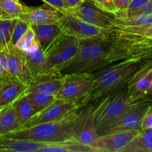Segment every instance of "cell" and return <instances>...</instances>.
<instances>
[{
  "label": "cell",
  "instance_id": "cell-1",
  "mask_svg": "<svg viewBox=\"0 0 152 152\" xmlns=\"http://www.w3.org/2000/svg\"><path fill=\"white\" fill-rule=\"evenodd\" d=\"M111 45V31L93 38L80 39L77 53L61 68L59 74L62 76L86 73L93 74L111 65L109 57Z\"/></svg>",
  "mask_w": 152,
  "mask_h": 152
},
{
  "label": "cell",
  "instance_id": "cell-2",
  "mask_svg": "<svg viewBox=\"0 0 152 152\" xmlns=\"http://www.w3.org/2000/svg\"><path fill=\"white\" fill-rule=\"evenodd\" d=\"M145 60H122L93 73V86L89 101L96 102L103 96L126 87Z\"/></svg>",
  "mask_w": 152,
  "mask_h": 152
},
{
  "label": "cell",
  "instance_id": "cell-3",
  "mask_svg": "<svg viewBox=\"0 0 152 152\" xmlns=\"http://www.w3.org/2000/svg\"><path fill=\"white\" fill-rule=\"evenodd\" d=\"M78 110L58 121L17 129L1 135V137L39 142H53L65 140L73 137Z\"/></svg>",
  "mask_w": 152,
  "mask_h": 152
},
{
  "label": "cell",
  "instance_id": "cell-4",
  "mask_svg": "<svg viewBox=\"0 0 152 152\" xmlns=\"http://www.w3.org/2000/svg\"><path fill=\"white\" fill-rule=\"evenodd\" d=\"M141 101L131 97L127 86L109 94L96 102L94 107L95 127L98 134L112 124Z\"/></svg>",
  "mask_w": 152,
  "mask_h": 152
},
{
  "label": "cell",
  "instance_id": "cell-5",
  "mask_svg": "<svg viewBox=\"0 0 152 152\" xmlns=\"http://www.w3.org/2000/svg\"><path fill=\"white\" fill-rule=\"evenodd\" d=\"M93 74H74L64 76V83L56 99L71 101L80 107L89 102V95L93 86Z\"/></svg>",
  "mask_w": 152,
  "mask_h": 152
},
{
  "label": "cell",
  "instance_id": "cell-6",
  "mask_svg": "<svg viewBox=\"0 0 152 152\" xmlns=\"http://www.w3.org/2000/svg\"><path fill=\"white\" fill-rule=\"evenodd\" d=\"M79 43V39L62 32L44 53L52 65L61 69L74 57L78 50Z\"/></svg>",
  "mask_w": 152,
  "mask_h": 152
},
{
  "label": "cell",
  "instance_id": "cell-7",
  "mask_svg": "<svg viewBox=\"0 0 152 152\" xmlns=\"http://www.w3.org/2000/svg\"><path fill=\"white\" fill-rule=\"evenodd\" d=\"M63 13H68L90 25L105 29H111L116 15L99 8L92 0L83 1L80 6L69 9Z\"/></svg>",
  "mask_w": 152,
  "mask_h": 152
},
{
  "label": "cell",
  "instance_id": "cell-8",
  "mask_svg": "<svg viewBox=\"0 0 152 152\" xmlns=\"http://www.w3.org/2000/svg\"><path fill=\"white\" fill-rule=\"evenodd\" d=\"M80 108L74 102L56 99L53 103L45 109L34 114L19 129H26L42 123L58 121L66 117L74 111H77Z\"/></svg>",
  "mask_w": 152,
  "mask_h": 152
},
{
  "label": "cell",
  "instance_id": "cell-9",
  "mask_svg": "<svg viewBox=\"0 0 152 152\" xmlns=\"http://www.w3.org/2000/svg\"><path fill=\"white\" fill-rule=\"evenodd\" d=\"M131 97L136 101L152 100V59L145 60L127 85Z\"/></svg>",
  "mask_w": 152,
  "mask_h": 152
},
{
  "label": "cell",
  "instance_id": "cell-10",
  "mask_svg": "<svg viewBox=\"0 0 152 152\" xmlns=\"http://www.w3.org/2000/svg\"><path fill=\"white\" fill-rule=\"evenodd\" d=\"M94 104H86L84 108L78 112L74 129L73 137L79 142L88 146H92L99 137L95 127L94 116Z\"/></svg>",
  "mask_w": 152,
  "mask_h": 152
},
{
  "label": "cell",
  "instance_id": "cell-11",
  "mask_svg": "<svg viewBox=\"0 0 152 152\" xmlns=\"http://www.w3.org/2000/svg\"><path fill=\"white\" fill-rule=\"evenodd\" d=\"M58 23L64 34L76 37L79 39L93 38L107 34L111 31V29L101 28L86 23L68 13H63Z\"/></svg>",
  "mask_w": 152,
  "mask_h": 152
},
{
  "label": "cell",
  "instance_id": "cell-12",
  "mask_svg": "<svg viewBox=\"0 0 152 152\" xmlns=\"http://www.w3.org/2000/svg\"><path fill=\"white\" fill-rule=\"evenodd\" d=\"M152 105V100H142L136 106L129 110L120 119L105 128L100 134L113 133V132H126L132 130H141L142 117L147 109Z\"/></svg>",
  "mask_w": 152,
  "mask_h": 152
},
{
  "label": "cell",
  "instance_id": "cell-13",
  "mask_svg": "<svg viewBox=\"0 0 152 152\" xmlns=\"http://www.w3.org/2000/svg\"><path fill=\"white\" fill-rule=\"evenodd\" d=\"M140 132L132 130L99 135L91 147L94 152H121Z\"/></svg>",
  "mask_w": 152,
  "mask_h": 152
},
{
  "label": "cell",
  "instance_id": "cell-14",
  "mask_svg": "<svg viewBox=\"0 0 152 152\" xmlns=\"http://www.w3.org/2000/svg\"><path fill=\"white\" fill-rule=\"evenodd\" d=\"M5 53L8 71L11 78L25 84H31L34 77L27 63L24 52L15 46H12Z\"/></svg>",
  "mask_w": 152,
  "mask_h": 152
},
{
  "label": "cell",
  "instance_id": "cell-15",
  "mask_svg": "<svg viewBox=\"0 0 152 152\" xmlns=\"http://www.w3.org/2000/svg\"><path fill=\"white\" fill-rule=\"evenodd\" d=\"M63 13L50 4L45 3L39 7H29L21 14L19 19L27 22L29 25H46L56 23Z\"/></svg>",
  "mask_w": 152,
  "mask_h": 152
},
{
  "label": "cell",
  "instance_id": "cell-16",
  "mask_svg": "<svg viewBox=\"0 0 152 152\" xmlns=\"http://www.w3.org/2000/svg\"><path fill=\"white\" fill-rule=\"evenodd\" d=\"M64 83V76L60 74H48L35 77L28 85L26 93L44 94L55 96L59 93Z\"/></svg>",
  "mask_w": 152,
  "mask_h": 152
},
{
  "label": "cell",
  "instance_id": "cell-17",
  "mask_svg": "<svg viewBox=\"0 0 152 152\" xmlns=\"http://www.w3.org/2000/svg\"><path fill=\"white\" fill-rule=\"evenodd\" d=\"M28 87V85L13 79L3 83L0 86V107L11 105L26 94Z\"/></svg>",
  "mask_w": 152,
  "mask_h": 152
},
{
  "label": "cell",
  "instance_id": "cell-18",
  "mask_svg": "<svg viewBox=\"0 0 152 152\" xmlns=\"http://www.w3.org/2000/svg\"><path fill=\"white\" fill-rule=\"evenodd\" d=\"M39 152H94L93 148L71 137L59 142H46Z\"/></svg>",
  "mask_w": 152,
  "mask_h": 152
},
{
  "label": "cell",
  "instance_id": "cell-19",
  "mask_svg": "<svg viewBox=\"0 0 152 152\" xmlns=\"http://www.w3.org/2000/svg\"><path fill=\"white\" fill-rule=\"evenodd\" d=\"M31 26L35 32L40 48L43 52L47 50L48 48L62 33L60 26L58 22L46 24V25H31Z\"/></svg>",
  "mask_w": 152,
  "mask_h": 152
},
{
  "label": "cell",
  "instance_id": "cell-20",
  "mask_svg": "<svg viewBox=\"0 0 152 152\" xmlns=\"http://www.w3.org/2000/svg\"><path fill=\"white\" fill-rule=\"evenodd\" d=\"M45 143L0 137V152H37Z\"/></svg>",
  "mask_w": 152,
  "mask_h": 152
},
{
  "label": "cell",
  "instance_id": "cell-21",
  "mask_svg": "<svg viewBox=\"0 0 152 152\" xmlns=\"http://www.w3.org/2000/svg\"><path fill=\"white\" fill-rule=\"evenodd\" d=\"M121 152H152V128L140 130Z\"/></svg>",
  "mask_w": 152,
  "mask_h": 152
},
{
  "label": "cell",
  "instance_id": "cell-22",
  "mask_svg": "<svg viewBox=\"0 0 152 152\" xmlns=\"http://www.w3.org/2000/svg\"><path fill=\"white\" fill-rule=\"evenodd\" d=\"M16 111L13 105L4 107L0 111V136L19 129Z\"/></svg>",
  "mask_w": 152,
  "mask_h": 152
},
{
  "label": "cell",
  "instance_id": "cell-23",
  "mask_svg": "<svg viewBox=\"0 0 152 152\" xmlns=\"http://www.w3.org/2000/svg\"><path fill=\"white\" fill-rule=\"evenodd\" d=\"M12 105L16 111L18 123L20 127L36 114L32 105L25 94L16 99L12 103Z\"/></svg>",
  "mask_w": 152,
  "mask_h": 152
},
{
  "label": "cell",
  "instance_id": "cell-24",
  "mask_svg": "<svg viewBox=\"0 0 152 152\" xmlns=\"http://www.w3.org/2000/svg\"><path fill=\"white\" fill-rule=\"evenodd\" d=\"M24 53L34 77H38L42 72L45 63V56L43 51L39 48L31 52H24Z\"/></svg>",
  "mask_w": 152,
  "mask_h": 152
},
{
  "label": "cell",
  "instance_id": "cell-25",
  "mask_svg": "<svg viewBox=\"0 0 152 152\" xmlns=\"http://www.w3.org/2000/svg\"><path fill=\"white\" fill-rule=\"evenodd\" d=\"M152 23V13L141 14L129 17H117L113 22L112 28H124V27L139 26Z\"/></svg>",
  "mask_w": 152,
  "mask_h": 152
},
{
  "label": "cell",
  "instance_id": "cell-26",
  "mask_svg": "<svg viewBox=\"0 0 152 152\" xmlns=\"http://www.w3.org/2000/svg\"><path fill=\"white\" fill-rule=\"evenodd\" d=\"M16 19L0 20V51H7L11 45V36Z\"/></svg>",
  "mask_w": 152,
  "mask_h": 152
},
{
  "label": "cell",
  "instance_id": "cell-27",
  "mask_svg": "<svg viewBox=\"0 0 152 152\" xmlns=\"http://www.w3.org/2000/svg\"><path fill=\"white\" fill-rule=\"evenodd\" d=\"M15 47L24 52H31L39 48L38 40L32 27L29 25L21 38L18 40Z\"/></svg>",
  "mask_w": 152,
  "mask_h": 152
},
{
  "label": "cell",
  "instance_id": "cell-28",
  "mask_svg": "<svg viewBox=\"0 0 152 152\" xmlns=\"http://www.w3.org/2000/svg\"><path fill=\"white\" fill-rule=\"evenodd\" d=\"M25 96H27L28 100L32 105L36 114L41 111L42 110L45 109L46 107L53 103L56 99L55 96L44 94L34 93V92L26 93Z\"/></svg>",
  "mask_w": 152,
  "mask_h": 152
},
{
  "label": "cell",
  "instance_id": "cell-29",
  "mask_svg": "<svg viewBox=\"0 0 152 152\" xmlns=\"http://www.w3.org/2000/svg\"><path fill=\"white\" fill-rule=\"evenodd\" d=\"M0 5L10 19H19L28 8V6L19 0H0Z\"/></svg>",
  "mask_w": 152,
  "mask_h": 152
},
{
  "label": "cell",
  "instance_id": "cell-30",
  "mask_svg": "<svg viewBox=\"0 0 152 152\" xmlns=\"http://www.w3.org/2000/svg\"><path fill=\"white\" fill-rule=\"evenodd\" d=\"M28 27H29V25L27 22H24V21H22L20 19H16V23H15L14 27H13L11 36L12 46L16 45L18 40L23 35V34L26 31Z\"/></svg>",
  "mask_w": 152,
  "mask_h": 152
},
{
  "label": "cell",
  "instance_id": "cell-31",
  "mask_svg": "<svg viewBox=\"0 0 152 152\" xmlns=\"http://www.w3.org/2000/svg\"><path fill=\"white\" fill-rule=\"evenodd\" d=\"M0 78L3 82L12 80L8 71L7 56L4 51H0Z\"/></svg>",
  "mask_w": 152,
  "mask_h": 152
},
{
  "label": "cell",
  "instance_id": "cell-32",
  "mask_svg": "<svg viewBox=\"0 0 152 152\" xmlns=\"http://www.w3.org/2000/svg\"><path fill=\"white\" fill-rule=\"evenodd\" d=\"M92 1L99 8L108 12V13L117 15L119 12L113 0H92Z\"/></svg>",
  "mask_w": 152,
  "mask_h": 152
},
{
  "label": "cell",
  "instance_id": "cell-33",
  "mask_svg": "<svg viewBox=\"0 0 152 152\" xmlns=\"http://www.w3.org/2000/svg\"><path fill=\"white\" fill-rule=\"evenodd\" d=\"M148 1V0H132L128 10L125 12H118L116 16L117 17H124L127 14H129V13H132V12H134L140 9L142 6H144L146 4Z\"/></svg>",
  "mask_w": 152,
  "mask_h": 152
},
{
  "label": "cell",
  "instance_id": "cell-34",
  "mask_svg": "<svg viewBox=\"0 0 152 152\" xmlns=\"http://www.w3.org/2000/svg\"><path fill=\"white\" fill-rule=\"evenodd\" d=\"M152 128V105L148 107L146 112L142 117L141 123V130Z\"/></svg>",
  "mask_w": 152,
  "mask_h": 152
},
{
  "label": "cell",
  "instance_id": "cell-35",
  "mask_svg": "<svg viewBox=\"0 0 152 152\" xmlns=\"http://www.w3.org/2000/svg\"><path fill=\"white\" fill-rule=\"evenodd\" d=\"M150 13H152V0H148L146 4L142 6L140 9L127 14L124 17H129V16H137V15L141 14H150Z\"/></svg>",
  "mask_w": 152,
  "mask_h": 152
},
{
  "label": "cell",
  "instance_id": "cell-36",
  "mask_svg": "<svg viewBox=\"0 0 152 152\" xmlns=\"http://www.w3.org/2000/svg\"><path fill=\"white\" fill-rule=\"evenodd\" d=\"M44 3L50 4L52 7H55L56 9L59 10L62 13H64L68 10V7L65 4L64 0H42Z\"/></svg>",
  "mask_w": 152,
  "mask_h": 152
},
{
  "label": "cell",
  "instance_id": "cell-37",
  "mask_svg": "<svg viewBox=\"0 0 152 152\" xmlns=\"http://www.w3.org/2000/svg\"><path fill=\"white\" fill-rule=\"evenodd\" d=\"M119 12H125L128 10L132 0H113Z\"/></svg>",
  "mask_w": 152,
  "mask_h": 152
},
{
  "label": "cell",
  "instance_id": "cell-38",
  "mask_svg": "<svg viewBox=\"0 0 152 152\" xmlns=\"http://www.w3.org/2000/svg\"><path fill=\"white\" fill-rule=\"evenodd\" d=\"M65 4L69 9H74L80 6L83 2V0H64Z\"/></svg>",
  "mask_w": 152,
  "mask_h": 152
},
{
  "label": "cell",
  "instance_id": "cell-39",
  "mask_svg": "<svg viewBox=\"0 0 152 152\" xmlns=\"http://www.w3.org/2000/svg\"><path fill=\"white\" fill-rule=\"evenodd\" d=\"M5 19H11L5 13L4 10L1 8V5H0V20H5Z\"/></svg>",
  "mask_w": 152,
  "mask_h": 152
},
{
  "label": "cell",
  "instance_id": "cell-40",
  "mask_svg": "<svg viewBox=\"0 0 152 152\" xmlns=\"http://www.w3.org/2000/svg\"><path fill=\"white\" fill-rule=\"evenodd\" d=\"M4 83V82H3L2 81V80H1V78H0V86H1V84H2V83Z\"/></svg>",
  "mask_w": 152,
  "mask_h": 152
},
{
  "label": "cell",
  "instance_id": "cell-41",
  "mask_svg": "<svg viewBox=\"0 0 152 152\" xmlns=\"http://www.w3.org/2000/svg\"><path fill=\"white\" fill-rule=\"evenodd\" d=\"M151 59H152V53H151Z\"/></svg>",
  "mask_w": 152,
  "mask_h": 152
},
{
  "label": "cell",
  "instance_id": "cell-42",
  "mask_svg": "<svg viewBox=\"0 0 152 152\" xmlns=\"http://www.w3.org/2000/svg\"><path fill=\"white\" fill-rule=\"evenodd\" d=\"M83 1H86V0H83Z\"/></svg>",
  "mask_w": 152,
  "mask_h": 152
},
{
  "label": "cell",
  "instance_id": "cell-43",
  "mask_svg": "<svg viewBox=\"0 0 152 152\" xmlns=\"http://www.w3.org/2000/svg\"><path fill=\"white\" fill-rule=\"evenodd\" d=\"M1 109H2V108H1ZM1 109H0V111H1Z\"/></svg>",
  "mask_w": 152,
  "mask_h": 152
},
{
  "label": "cell",
  "instance_id": "cell-44",
  "mask_svg": "<svg viewBox=\"0 0 152 152\" xmlns=\"http://www.w3.org/2000/svg\"><path fill=\"white\" fill-rule=\"evenodd\" d=\"M0 137H1V136H0Z\"/></svg>",
  "mask_w": 152,
  "mask_h": 152
}]
</instances>
